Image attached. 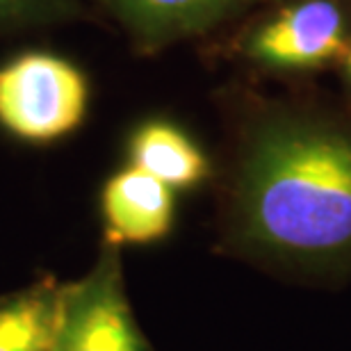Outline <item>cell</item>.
<instances>
[{
    "mask_svg": "<svg viewBox=\"0 0 351 351\" xmlns=\"http://www.w3.org/2000/svg\"><path fill=\"white\" fill-rule=\"evenodd\" d=\"M221 247L292 274H351V108L242 94L221 180Z\"/></svg>",
    "mask_w": 351,
    "mask_h": 351,
    "instance_id": "obj_1",
    "label": "cell"
},
{
    "mask_svg": "<svg viewBox=\"0 0 351 351\" xmlns=\"http://www.w3.org/2000/svg\"><path fill=\"white\" fill-rule=\"evenodd\" d=\"M75 0H0V27H23L73 16Z\"/></svg>",
    "mask_w": 351,
    "mask_h": 351,
    "instance_id": "obj_9",
    "label": "cell"
},
{
    "mask_svg": "<svg viewBox=\"0 0 351 351\" xmlns=\"http://www.w3.org/2000/svg\"><path fill=\"white\" fill-rule=\"evenodd\" d=\"M62 287L44 278L0 299V351H55Z\"/></svg>",
    "mask_w": 351,
    "mask_h": 351,
    "instance_id": "obj_8",
    "label": "cell"
},
{
    "mask_svg": "<svg viewBox=\"0 0 351 351\" xmlns=\"http://www.w3.org/2000/svg\"><path fill=\"white\" fill-rule=\"evenodd\" d=\"M55 351H151L125 297L117 244L105 242L94 269L62 287Z\"/></svg>",
    "mask_w": 351,
    "mask_h": 351,
    "instance_id": "obj_4",
    "label": "cell"
},
{
    "mask_svg": "<svg viewBox=\"0 0 351 351\" xmlns=\"http://www.w3.org/2000/svg\"><path fill=\"white\" fill-rule=\"evenodd\" d=\"M89 105L85 73L53 53H23L0 66V125L46 144L82 123Z\"/></svg>",
    "mask_w": 351,
    "mask_h": 351,
    "instance_id": "obj_3",
    "label": "cell"
},
{
    "mask_svg": "<svg viewBox=\"0 0 351 351\" xmlns=\"http://www.w3.org/2000/svg\"><path fill=\"white\" fill-rule=\"evenodd\" d=\"M105 240L110 244H151L173 226V189L137 167L114 173L101 196Z\"/></svg>",
    "mask_w": 351,
    "mask_h": 351,
    "instance_id": "obj_6",
    "label": "cell"
},
{
    "mask_svg": "<svg viewBox=\"0 0 351 351\" xmlns=\"http://www.w3.org/2000/svg\"><path fill=\"white\" fill-rule=\"evenodd\" d=\"M235 51L269 73L340 64L351 51V0H287L265 7L237 37Z\"/></svg>",
    "mask_w": 351,
    "mask_h": 351,
    "instance_id": "obj_2",
    "label": "cell"
},
{
    "mask_svg": "<svg viewBox=\"0 0 351 351\" xmlns=\"http://www.w3.org/2000/svg\"><path fill=\"white\" fill-rule=\"evenodd\" d=\"M139 53H158L178 41L203 37L278 0H101Z\"/></svg>",
    "mask_w": 351,
    "mask_h": 351,
    "instance_id": "obj_5",
    "label": "cell"
},
{
    "mask_svg": "<svg viewBox=\"0 0 351 351\" xmlns=\"http://www.w3.org/2000/svg\"><path fill=\"white\" fill-rule=\"evenodd\" d=\"M130 162L171 189L194 187L210 176L206 153L169 121H146L132 132Z\"/></svg>",
    "mask_w": 351,
    "mask_h": 351,
    "instance_id": "obj_7",
    "label": "cell"
},
{
    "mask_svg": "<svg viewBox=\"0 0 351 351\" xmlns=\"http://www.w3.org/2000/svg\"><path fill=\"white\" fill-rule=\"evenodd\" d=\"M340 71H342V75H345V80H347V87L351 89V51L342 58V62H340Z\"/></svg>",
    "mask_w": 351,
    "mask_h": 351,
    "instance_id": "obj_10",
    "label": "cell"
}]
</instances>
